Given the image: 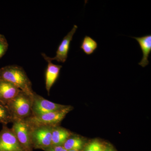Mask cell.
Returning a JSON list of instances; mask_svg holds the SVG:
<instances>
[{
    "label": "cell",
    "instance_id": "cell-1",
    "mask_svg": "<svg viewBox=\"0 0 151 151\" xmlns=\"http://www.w3.org/2000/svg\"><path fill=\"white\" fill-rule=\"evenodd\" d=\"M0 77L1 80L13 84L31 97L35 92L32 85L24 69L17 65H7L0 68Z\"/></svg>",
    "mask_w": 151,
    "mask_h": 151
},
{
    "label": "cell",
    "instance_id": "cell-2",
    "mask_svg": "<svg viewBox=\"0 0 151 151\" xmlns=\"http://www.w3.org/2000/svg\"><path fill=\"white\" fill-rule=\"evenodd\" d=\"M32 97L23 91L7 104L11 114L15 119L24 120L32 116Z\"/></svg>",
    "mask_w": 151,
    "mask_h": 151
},
{
    "label": "cell",
    "instance_id": "cell-3",
    "mask_svg": "<svg viewBox=\"0 0 151 151\" xmlns=\"http://www.w3.org/2000/svg\"><path fill=\"white\" fill-rule=\"evenodd\" d=\"M72 109L71 106H67L61 110L39 116H32L24 120L32 127L44 126L55 127L61 122Z\"/></svg>",
    "mask_w": 151,
    "mask_h": 151
},
{
    "label": "cell",
    "instance_id": "cell-4",
    "mask_svg": "<svg viewBox=\"0 0 151 151\" xmlns=\"http://www.w3.org/2000/svg\"><path fill=\"white\" fill-rule=\"evenodd\" d=\"M11 129L24 151H33V147L31 136V127L25 120L15 119L12 122Z\"/></svg>",
    "mask_w": 151,
    "mask_h": 151
},
{
    "label": "cell",
    "instance_id": "cell-5",
    "mask_svg": "<svg viewBox=\"0 0 151 151\" xmlns=\"http://www.w3.org/2000/svg\"><path fill=\"white\" fill-rule=\"evenodd\" d=\"M30 126L34 149H40L44 150L52 146V132L53 127L44 126Z\"/></svg>",
    "mask_w": 151,
    "mask_h": 151
},
{
    "label": "cell",
    "instance_id": "cell-6",
    "mask_svg": "<svg viewBox=\"0 0 151 151\" xmlns=\"http://www.w3.org/2000/svg\"><path fill=\"white\" fill-rule=\"evenodd\" d=\"M67 106L49 101L35 92L32 98V116H39L58 111Z\"/></svg>",
    "mask_w": 151,
    "mask_h": 151
},
{
    "label": "cell",
    "instance_id": "cell-7",
    "mask_svg": "<svg viewBox=\"0 0 151 151\" xmlns=\"http://www.w3.org/2000/svg\"><path fill=\"white\" fill-rule=\"evenodd\" d=\"M0 151H24L13 132L6 125L0 132Z\"/></svg>",
    "mask_w": 151,
    "mask_h": 151
},
{
    "label": "cell",
    "instance_id": "cell-8",
    "mask_svg": "<svg viewBox=\"0 0 151 151\" xmlns=\"http://www.w3.org/2000/svg\"><path fill=\"white\" fill-rule=\"evenodd\" d=\"M78 27L74 25L71 30L63 37L58 47L56 52V55L53 58H50V60H56L58 62L64 63L66 61L68 56V53L70 49V44L74 34Z\"/></svg>",
    "mask_w": 151,
    "mask_h": 151
},
{
    "label": "cell",
    "instance_id": "cell-9",
    "mask_svg": "<svg viewBox=\"0 0 151 151\" xmlns=\"http://www.w3.org/2000/svg\"><path fill=\"white\" fill-rule=\"evenodd\" d=\"M44 59L47 62L46 73H45V87L48 93L56 81L59 75L62 65H56L52 62L50 57L45 53H42Z\"/></svg>",
    "mask_w": 151,
    "mask_h": 151
},
{
    "label": "cell",
    "instance_id": "cell-10",
    "mask_svg": "<svg viewBox=\"0 0 151 151\" xmlns=\"http://www.w3.org/2000/svg\"><path fill=\"white\" fill-rule=\"evenodd\" d=\"M21 91L22 90L9 82L1 80L0 81V102L6 105L13 100Z\"/></svg>",
    "mask_w": 151,
    "mask_h": 151
},
{
    "label": "cell",
    "instance_id": "cell-11",
    "mask_svg": "<svg viewBox=\"0 0 151 151\" xmlns=\"http://www.w3.org/2000/svg\"><path fill=\"white\" fill-rule=\"evenodd\" d=\"M132 37L138 42L142 52V58L138 64L142 67H146L149 64V57L151 52V35Z\"/></svg>",
    "mask_w": 151,
    "mask_h": 151
},
{
    "label": "cell",
    "instance_id": "cell-12",
    "mask_svg": "<svg viewBox=\"0 0 151 151\" xmlns=\"http://www.w3.org/2000/svg\"><path fill=\"white\" fill-rule=\"evenodd\" d=\"M70 136V132L68 130L57 126L53 127L52 132V146H62Z\"/></svg>",
    "mask_w": 151,
    "mask_h": 151
},
{
    "label": "cell",
    "instance_id": "cell-13",
    "mask_svg": "<svg viewBox=\"0 0 151 151\" xmlns=\"http://www.w3.org/2000/svg\"><path fill=\"white\" fill-rule=\"evenodd\" d=\"M98 47L97 42L91 37L85 36L81 42L80 48L87 55L93 54Z\"/></svg>",
    "mask_w": 151,
    "mask_h": 151
},
{
    "label": "cell",
    "instance_id": "cell-14",
    "mask_svg": "<svg viewBox=\"0 0 151 151\" xmlns=\"http://www.w3.org/2000/svg\"><path fill=\"white\" fill-rule=\"evenodd\" d=\"M84 142L81 138L78 137H69L62 146L67 151L76 150L79 151L82 150Z\"/></svg>",
    "mask_w": 151,
    "mask_h": 151
},
{
    "label": "cell",
    "instance_id": "cell-15",
    "mask_svg": "<svg viewBox=\"0 0 151 151\" xmlns=\"http://www.w3.org/2000/svg\"><path fill=\"white\" fill-rule=\"evenodd\" d=\"M14 119L6 105L0 102V123L7 125L13 122Z\"/></svg>",
    "mask_w": 151,
    "mask_h": 151
},
{
    "label": "cell",
    "instance_id": "cell-16",
    "mask_svg": "<svg viewBox=\"0 0 151 151\" xmlns=\"http://www.w3.org/2000/svg\"><path fill=\"white\" fill-rule=\"evenodd\" d=\"M104 149L103 144L95 140L88 144L84 147L83 151H103Z\"/></svg>",
    "mask_w": 151,
    "mask_h": 151
},
{
    "label": "cell",
    "instance_id": "cell-17",
    "mask_svg": "<svg viewBox=\"0 0 151 151\" xmlns=\"http://www.w3.org/2000/svg\"><path fill=\"white\" fill-rule=\"evenodd\" d=\"M8 47L9 44L5 37L0 34V59L5 54Z\"/></svg>",
    "mask_w": 151,
    "mask_h": 151
},
{
    "label": "cell",
    "instance_id": "cell-18",
    "mask_svg": "<svg viewBox=\"0 0 151 151\" xmlns=\"http://www.w3.org/2000/svg\"><path fill=\"white\" fill-rule=\"evenodd\" d=\"M45 151H67L62 146H51L44 150Z\"/></svg>",
    "mask_w": 151,
    "mask_h": 151
},
{
    "label": "cell",
    "instance_id": "cell-19",
    "mask_svg": "<svg viewBox=\"0 0 151 151\" xmlns=\"http://www.w3.org/2000/svg\"><path fill=\"white\" fill-rule=\"evenodd\" d=\"M103 151H114L113 150H111V149H104V150Z\"/></svg>",
    "mask_w": 151,
    "mask_h": 151
},
{
    "label": "cell",
    "instance_id": "cell-20",
    "mask_svg": "<svg viewBox=\"0 0 151 151\" xmlns=\"http://www.w3.org/2000/svg\"><path fill=\"white\" fill-rule=\"evenodd\" d=\"M76 151V150H69V151Z\"/></svg>",
    "mask_w": 151,
    "mask_h": 151
},
{
    "label": "cell",
    "instance_id": "cell-21",
    "mask_svg": "<svg viewBox=\"0 0 151 151\" xmlns=\"http://www.w3.org/2000/svg\"><path fill=\"white\" fill-rule=\"evenodd\" d=\"M1 77H0V81H1Z\"/></svg>",
    "mask_w": 151,
    "mask_h": 151
}]
</instances>
